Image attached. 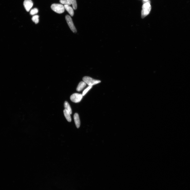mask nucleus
Returning <instances> with one entry per match:
<instances>
[{"label": "nucleus", "instance_id": "nucleus-1", "mask_svg": "<svg viewBox=\"0 0 190 190\" xmlns=\"http://www.w3.org/2000/svg\"><path fill=\"white\" fill-rule=\"evenodd\" d=\"M52 9L57 13L61 14L65 10V7L62 5L59 4H52L51 6Z\"/></svg>", "mask_w": 190, "mask_h": 190}, {"label": "nucleus", "instance_id": "nucleus-2", "mask_svg": "<svg viewBox=\"0 0 190 190\" xmlns=\"http://www.w3.org/2000/svg\"><path fill=\"white\" fill-rule=\"evenodd\" d=\"M83 80L86 84L89 86H92L99 84L101 82V81L95 80L89 77L85 76L83 78Z\"/></svg>", "mask_w": 190, "mask_h": 190}, {"label": "nucleus", "instance_id": "nucleus-3", "mask_svg": "<svg viewBox=\"0 0 190 190\" xmlns=\"http://www.w3.org/2000/svg\"><path fill=\"white\" fill-rule=\"evenodd\" d=\"M66 19L68 24L72 31L74 33L77 32L76 29L73 24V23L72 18L71 17L68 15L66 16Z\"/></svg>", "mask_w": 190, "mask_h": 190}, {"label": "nucleus", "instance_id": "nucleus-4", "mask_svg": "<svg viewBox=\"0 0 190 190\" xmlns=\"http://www.w3.org/2000/svg\"><path fill=\"white\" fill-rule=\"evenodd\" d=\"M82 94L77 93L74 94L70 97L71 100L75 103H79L83 98Z\"/></svg>", "mask_w": 190, "mask_h": 190}, {"label": "nucleus", "instance_id": "nucleus-5", "mask_svg": "<svg viewBox=\"0 0 190 190\" xmlns=\"http://www.w3.org/2000/svg\"><path fill=\"white\" fill-rule=\"evenodd\" d=\"M23 4L26 11L28 12L29 11L33 5V2L31 0H25Z\"/></svg>", "mask_w": 190, "mask_h": 190}, {"label": "nucleus", "instance_id": "nucleus-6", "mask_svg": "<svg viewBox=\"0 0 190 190\" xmlns=\"http://www.w3.org/2000/svg\"><path fill=\"white\" fill-rule=\"evenodd\" d=\"M151 7L142 9L141 11V18L144 19L149 15L151 11Z\"/></svg>", "mask_w": 190, "mask_h": 190}, {"label": "nucleus", "instance_id": "nucleus-7", "mask_svg": "<svg viewBox=\"0 0 190 190\" xmlns=\"http://www.w3.org/2000/svg\"><path fill=\"white\" fill-rule=\"evenodd\" d=\"M74 118L76 127L79 128L80 125V122L79 115L77 113H75L74 115Z\"/></svg>", "mask_w": 190, "mask_h": 190}, {"label": "nucleus", "instance_id": "nucleus-8", "mask_svg": "<svg viewBox=\"0 0 190 190\" xmlns=\"http://www.w3.org/2000/svg\"><path fill=\"white\" fill-rule=\"evenodd\" d=\"M86 84L84 81L81 82L78 85L77 88V90L78 91H81L86 86Z\"/></svg>", "mask_w": 190, "mask_h": 190}, {"label": "nucleus", "instance_id": "nucleus-9", "mask_svg": "<svg viewBox=\"0 0 190 190\" xmlns=\"http://www.w3.org/2000/svg\"><path fill=\"white\" fill-rule=\"evenodd\" d=\"M65 9L70 14L71 16H73L74 15V11L73 9L69 5H65L64 6Z\"/></svg>", "mask_w": 190, "mask_h": 190}, {"label": "nucleus", "instance_id": "nucleus-10", "mask_svg": "<svg viewBox=\"0 0 190 190\" xmlns=\"http://www.w3.org/2000/svg\"><path fill=\"white\" fill-rule=\"evenodd\" d=\"M63 112L66 119L68 122H71V119L70 113L65 109L64 110Z\"/></svg>", "mask_w": 190, "mask_h": 190}, {"label": "nucleus", "instance_id": "nucleus-11", "mask_svg": "<svg viewBox=\"0 0 190 190\" xmlns=\"http://www.w3.org/2000/svg\"><path fill=\"white\" fill-rule=\"evenodd\" d=\"M64 105L65 109L67 110L70 113V114H72V109H71L70 106L68 102L66 101H65V103H64Z\"/></svg>", "mask_w": 190, "mask_h": 190}, {"label": "nucleus", "instance_id": "nucleus-12", "mask_svg": "<svg viewBox=\"0 0 190 190\" xmlns=\"http://www.w3.org/2000/svg\"><path fill=\"white\" fill-rule=\"evenodd\" d=\"M60 3L65 5H69L72 4L71 0H60Z\"/></svg>", "mask_w": 190, "mask_h": 190}, {"label": "nucleus", "instance_id": "nucleus-13", "mask_svg": "<svg viewBox=\"0 0 190 190\" xmlns=\"http://www.w3.org/2000/svg\"><path fill=\"white\" fill-rule=\"evenodd\" d=\"M39 16L38 15L33 16L32 18V20L35 24H37L39 22Z\"/></svg>", "mask_w": 190, "mask_h": 190}, {"label": "nucleus", "instance_id": "nucleus-14", "mask_svg": "<svg viewBox=\"0 0 190 190\" xmlns=\"http://www.w3.org/2000/svg\"><path fill=\"white\" fill-rule=\"evenodd\" d=\"M38 10L37 8H34L32 10L30 11V14L31 15H34L37 14L38 12Z\"/></svg>", "mask_w": 190, "mask_h": 190}, {"label": "nucleus", "instance_id": "nucleus-15", "mask_svg": "<svg viewBox=\"0 0 190 190\" xmlns=\"http://www.w3.org/2000/svg\"><path fill=\"white\" fill-rule=\"evenodd\" d=\"M73 8L74 10L77 9V5L76 0H71Z\"/></svg>", "mask_w": 190, "mask_h": 190}, {"label": "nucleus", "instance_id": "nucleus-16", "mask_svg": "<svg viewBox=\"0 0 190 190\" xmlns=\"http://www.w3.org/2000/svg\"><path fill=\"white\" fill-rule=\"evenodd\" d=\"M92 87V86H89L83 92L82 95L83 96H84L86 94L87 92L89 90L91 89Z\"/></svg>", "mask_w": 190, "mask_h": 190}, {"label": "nucleus", "instance_id": "nucleus-17", "mask_svg": "<svg viewBox=\"0 0 190 190\" xmlns=\"http://www.w3.org/2000/svg\"><path fill=\"white\" fill-rule=\"evenodd\" d=\"M143 0V1H144L146 2V1H148V0Z\"/></svg>", "mask_w": 190, "mask_h": 190}]
</instances>
